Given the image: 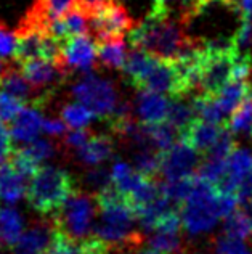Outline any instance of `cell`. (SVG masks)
Returning a JSON list of instances; mask_svg holds the SVG:
<instances>
[{
	"label": "cell",
	"mask_w": 252,
	"mask_h": 254,
	"mask_svg": "<svg viewBox=\"0 0 252 254\" xmlns=\"http://www.w3.org/2000/svg\"><path fill=\"white\" fill-rule=\"evenodd\" d=\"M76 6V0H36L29 15L49 31L51 21L59 19Z\"/></svg>",
	"instance_id": "obj_17"
},
{
	"label": "cell",
	"mask_w": 252,
	"mask_h": 254,
	"mask_svg": "<svg viewBox=\"0 0 252 254\" xmlns=\"http://www.w3.org/2000/svg\"><path fill=\"white\" fill-rule=\"evenodd\" d=\"M42 130L45 135H49L51 138H59L63 140L66 137V133H68L71 129L63 119H56V118H45L44 119V124H42Z\"/></svg>",
	"instance_id": "obj_41"
},
{
	"label": "cell",
	"mask_w": 252,
	"mask_h": 254,
	"mask_svg": "<svg viewBox=\"0 0 252 254\" xmlns=\"http://www.w3.org/2000/svg\"><path fill=\"white\" fill-rule=\"evenodd\" d=\"M195 119H198V118H196L193 102H191L190 95L188 97L170 98V110H169L167 123L174 126L178 130V133L187 130Z\"/></svg>",
	"instance_id": "obj_23"
},
{
	"label": "cell",
	"mask_w": 252,
	"mask_h": 254,
	"mask_svg": "<svg viewBox=\"0 0 252 254\" xmlns=\"http://www.w3.org/2000/svg\"><path fill=\"white\" fill-rule=\"evenodd\" d=\"M227 127L233 135H243L252 138V87L249 95L244 98V102L228 118Z\"/></svg>",
	"instance_id": "obj_24"
},
{
	"label": "cell",
	"mask_w": 252,
	"mask_h": 254,
	"mask_svg": "<svg viewBox=\"0 0 252 254\" xmlns=\"http://www.w3.org/2000/svg\"><path fill=\"white\" fill-rule=\"evenodd\" d=\"M84 182L87 187H90V189H95L98 193L112 184L111 172H108L103 168H90L87 174L84 176Z\"/></svg>",
	"instance_id": "obj_37"
},
{
	"label": "cell",
	"mask_w": 252,
	"mask_h": 254,
	"mask_svg": "<svg viewBox=\"0 0 252 254\" xmlns=\"http://www.w3.org/2000/svg\"><path fill=\"white\" fill-rule=\"evenodd\" d=\"M152 2H154V0H152Z\"/></svg>",
	"instance_id": "obj_50"
},
{
	"label": "cell",
	"mask_w": 252,
	"mask_h": 254,
	"mask_svg": "<svg viewBox=\"0 0 252 254\" xmlns=\"http://www.w3.org/2000/svg\"><path fill=\"white\" fill-rule=\"evenodd\" d=\"M252 47V19H244L235 39V50L238 55H251Z\"/></svg>",
	"instance_id": "obj_39"
},
{
	"label": "cell",
	"mask_w": 252,
	"mask_h": 254,
	"mask_svg": "<svg viewBox=\"0 0 252 254\" xmlns=\"http://www.w3.org/2000/svg\"><path fill=\"white\" fill-rule=\"evenodd\" d=\"M0 232H2L5 248L13 250L24 233L23 217L10 206H0Z\"/></svg>",
	"instance_id": "obj_20"
},
{
	"label": "cell",
	"mask_w": 252,
	"mask_h": 254,
	"mask_svg": "<svg viewBox=\"0 0 252 254\" xmlns=\"http://www.w3.org/2000/svg\"><path fill=\"white\" fill-rule=\"evenodd\" d=\"M92 137H94V133L89 129H71L66 133V137L58 143V148L68 153H72V151L77 153L79 150L87 145V142Z\"/></svg>",
	"instance_id": "obj_34"
},
{
	"label": "cell",
	"mask_w": 252,
	"mask_h": 254,
	"mask_svg": "<svg viewBox=\"0 0 252 254\" xmlns=\"http://www.w3.org/2000/svg\"><path fill=\"white\" fill-rule=\"evenodd\" d=\"M97 60V45L92 41V37L79 36L61 44V58L56 66L66 77L74 72L92 74Z\"/></svg>",
	"instance_id": "obj_8"
},
{
	"label": "cell",
	"mask_w": 252,
	"mask_h": 254,
	"mask_svg": "<svg viewBox=\"0 0 252 254\" xmlns=\"http://www.w3.org/2000/svg\"><path fill=\"white\" fill-rule=\"evenodd\" d=\"M42 254H79L77 243L51 224V240Z\"/></svg>",
	"instance_id": "obj_32"
},
{
	"label": "cell",
	"mask_w": 252,
	"mask_h": 254,
	"mask_svg": "<svg viewBox=\"0 0 252 254\" xmlns=\"http://www.w3.org/2000/svg\"><path fill=\"white\" fill-rule=\"evenodd\" d=\"M235 150H236L235 135L228 130V127H225L223 132L220 133V137H218V140L215 142V145L212 146L210 151L205 156L217 158V159H228Z\"/></svg>",
	"instance_id": "obj_35"
},
{
	"label": "cell",
	"mask_w": 252,
	"mask_h": 254,
	"mask_svg": "<svg viewBox=\"0 0 252 254\" xmlns=\"http://www.w3.org/2000/svg\"><path fill=\"white\" fill-rule=\"evenodd\" d=\"M44 115L41 108L34 106H24L21 113L15 118V121L10 124L11 137L19 143H31L37 138L39 132L42 130Z\"/></svg>",
	"instance_id": "obj_13"
},
{
	"label": "cell",
	"mask_w": 252,
	"mask_h": 254,
	"mask_svg": "<svg viewBox=\"0 0 252 254\" xmlns=\"http://www.w3.org/2000/svg\"><path fill=\"white\" fill-rule=\"evenodd\" d=\"M8 69V64L5 63V60H2L0 58V77H2L3 74H5V71Z\"/></svg>",
	"instance_id": "obj_46"
},
{
	"label": "cell",
	"mask_w": 252,
	"mask_h": 254,
	"mask_svg": "<svg viewBox=\"0 0 252 254\" xmlns=\"http://www.w3.org/2000/svg\"><path fill=\"white\" fill-rule=\"evenodd\" d=\"M249 182L252 184V174H251V177H249Z\"/></svg>",
	"instance_id": "obj_48"
},
{
	"label": "cell",
	"mask_w": 252,
	"mask_h": 254,
	"mask_svg": "<svg viewBox=\"0 0 252 254\" xmlns=\"http://www.w3.org/2000/svg\"><path fill=\"white\" fill-rule=\"evenodd\" d=\"M24 106L26 105L23 102H19L18 98L11 97L10 93L0 89V123H3L6 126L11 124Z\"/></svg>",
	"instance_id": "obj_33"
},
{
	"label": "cell",
	"mask_w": 252,
	"mask_h": 254,
	"mask_svg": "<svg viewBox=\"0 0 252 254\" xmlns=\"http://www.w3.org/2000/svg\"><path fill=\"white\" fill-rule=\"evenodd\" d=\"M59 116L69 129H85L95 118V113L81 102H69L59 108Z\"/></svg>",
	"instance_id": "obj_25"
},
{
	"label": "cell",
	"mask_w": 252,
	"mask_h": 254,
	"mask_svg": "<svg viewBox=\"0 0 252 254\" xmlns=\"http://www.w3.org/2000/svg\"><path fill=\"white\" fill-rule=\"evenodd\" d=\"M227 166H228V159H217V158L205 156L204 161L200 164V168H198L196 174L201 180L215 187L225 177V174H227Z\"/></svg>",
	"instance_id": "obj_30"
},
{
	"label": "cell",
	"mask_w": 252,
	"mask_h": 254,
	"mask_svg": "<svg viewBox=\"0 0 252 254\" xmlns=\"http://www.w3.org/2000/svg\"><path fill=\"white\" fill-rule=\"evenodd\" d=\"M148 245L159 254H178L182 250V238L180 233L152 232Z\"/></svg>",
	"instance_id": "obj_31"
},
{
	"label": "cell",
	"mask_w": 252,
	"mask_h": 254,
	"mask_svg": "<svg viewBox=\"0 0 252 254\" xmlns=\"http://www.w3.org/2000/svg\"><path fill=\"white\" fill-rule=\"evenodd\" d=\"M90 31L97 37V42L109 41V39H122L124 34L135 28L134 18L129 15L127 8L121 3L109 0L104 6L89 16Z\"/></svg>",
	"instance_id": "obj_7"
},
{
	"label": "cell",
	"mask_w": 252,
	"mask_h": 254,
	"mask_svg": "<svg viewBox=\"0 0 252 254\" xmlns=\"http://www.w3.org/2000/svg\"><path fill=\"white\" fill-rule=\"evenodd\" d=\"M156 60L157 58L151 57L147 52L132 49L127 55V62H125V66L122 69L129 84L134 85L135 89H140L142 82L145 81V77L150 74V71L152 69V66H154Z\"/></svg>",
	"instance_id": "obj_16"
},
{
	"label": "cell",
	"mask_w": 252,
	"mask_h": 254,
	"mask_svg": "<svg viewBox=\"0 0 252 254\" xmlns=\"http://www.w3.org/2000/svg\"><path fill=\"white\" fill-rule=\"evenodd\" d=\"M215 254H251V250L243 240L220 237L215 242Z\"/></svg>",
	"instance_id": "obj_38"
},
{
	"label": "cell",
	"mask_w": 252,
	"mask_h": 254,
	"mask_svg": "<svg viewBox=\"0 0 252 254\" xmlns=\"http://www.w3.org/2000/svg\"><path fill=\"white\" fill-rule=\"evenodd\" d=\"M16 31H11L8 26L0 21V58L5 60L8 57H13L16 49Z\"/></svg>",
	"instance_id": "obj_40"
},
{
	"label": "cell",
	"mask_w": 252,
	"mask_h": 254,
	"mask_svg": "<svg viewBox=\"0 0 252 254\" xmlns=\"http://www.w3.org/2000/svg\"><path fill=\"white\" fill-rule=\"evenodd\" d=\"M170 110V100L161 93L140 90L135 100V113L140 123L147 126L167 123Z\"/></svg>",
	"instance_id": "obj_11"
},
{
	"label": "cell",
	"mask_w": 252,
	"mask_h": 254,
	"mask_svg": "<svg viewBox=\"0 0 252 254\" xmlns=\"http://www.w3.org/2000/svg\"><path fill=\"white\" fill-rule=\"evenodd\" d=\"M161 158V176L167 182L195 176L198 168H200L198 151L180 138L169 151L162 153Z\"/></svg>",
	"instance_id": "obj_9"
},
{
	"label": "cell",
	"mask_w": 252,
	"mask_h": 254,
	"mask_svg": "<svg viewBox=\"0 0 252 254\" xmlns=\"http://www.w3.org/2000/svg\"><path fill=\"white\" fill-rule=\"evenodd\" d=\"M51 240V222L37 220L28 230H24L18 245L11 250V254H42Z\"/></svg>",
	"instance_id": "obj_14"
},
{
	"label": "cell",
	"mask_w": 252,
	"mask_h": 254,
	"mask_svg": "<svg viewBox=\"0 0 252 254\" xmlns=\"http://www.w3.org/2000/svg\"><path fill=\"white\" fill-rule=\"evenodd\" d=\"M225 127L227 126H217V124L205 123L202 119H195L190 124L188 129L180 133V140L187 142L198 153L207 155L212 146L215 145Z\"/></svg>",
	"instance_id": "obj_12"
},
{
	"label": "cell",
	"mask_w": 252,
	"mask_h": 254,
	"mask_svg": "<svg viewBox=\"0 0 252 254\" xmlns=\"http://www.w3.org/2000/svg\"><path fill=\"white\" fill-rule=\"evenodd\" d=\"M5 248V243H3V237H2V232H0V250Z\"/></svg>",
	"instance_id": "obj_47"
},
{
	"label": "cell",
	"mask_w": 252,
	"mask_h": 254,
	"mask_svg": "<svg viewBox=\"0 0 252 254\" xmlns=\"http://www.w3.org/2000/svg\"><path fill=\"white\" fill-rule=\"evenodd\" d=\"M243 19H252V0H240Z\"/></svg>",
	"instance_id": "obj_45"
},
{
	"label": "cell",
	"mask_w": 252,
	"mask_h": 254,
	"mask_svg": "<svg viewBox=\"0 0 252 254\" xmlns=\"http://www.w3.org/2000/svg\"><path fill=\"white\" fill-rule=\"evenodd\" d=\"M76 191V180L68 171L55 166H42L37 176L29 180L26 199L29 208L39 216L51 217Z\"/></svg>",
	"instance_id": "obj_2"
},
{
	"label": "cell",
	"mask_w": 252,
	"mask_h": 254,
	"mask_svg": "<svg viewBox=\"0 0 252 254\" xmlns=\"http://www.w3.org/2000/svg\"><path fill=\"white\" fill-rule=\"evenodd\" d=\"M23 148L29 153V155L36 159L37 163H44L50 159L58 148V145L51 143L47 138H36L34 142H31L28 145H24Z\"/></svg>",
	"instance_id": "obj_36"
},
{
	"label": "cell",
	"mask_w": 252,
	"mask_h": 254,
	"mask_svg": "<svg viewBox=\"0 0 252 254\" xmlns=\"http://www.w3.org/2000/svg\"><path fill=\"white\" fill-rule=\"evenodd\" d=\"M147 132H148V137H150L152 148H154L157 153H161V155L165 151H169L172 146L178 142L177 135H180L175 127L169 123L147 126Z\"/></svg>",
	"instance_id": "obj_26"
},
{
	"label": "cell",
	"mask_w": 252,
	"mask_h": 254,
	"mask_svg": "<svg viewBox=\"0 0 252 254\" xmlns=\"http://www.w3.org/2000/svg\"><path fill=\"white\" fill-rule=\"evenodd\" d=\"M127 49L122 39H109V41L97 42V57L101 66L108 69L122 71L127 62Z\"/></svg>",
	"instance_id": "obj_19"
},
{
	"label": "cell",
	"mask_w": 252,
	"mask_h": 254,
	"mask_svg": "<svg viewBox=\"0 0 252 254\" xmlns=\"http://www.w3.org/2000/svg\"><path fill=\"white\" fill-rule=\"evenodd\" d=\"M97 199L87 191L77 190L56 214L50 217V222L64 232L72 242L81 243L94 233Z\"/></svg>",
	"instance_id": "obj_4"
},
{
	"label": "cell",
	"mask_w": 252,
	"mask_h": 254,
	"mask_svg": "<svg viewBox=\"0 0 252 254\" xmlns=\"http://www.w3.org/2000/svg\"><path fill=\"white\" fill-rule=\"evenodd\" d=\"M238 53L236 50L228 52H212L204 49L201 60V93L217 97L225 87L233 81L235 63Z\"/></svg>",
	"instance_id": "obj_6"
},
{
	"label": "cell",
	"mask_w": 252,
	"mask_h": 254,
	"mask_svg": "<svg viewBox=\"0 0 252 254\" xmlns=\"http://www.w3.org/2000/svg\"><path fill=\"white\" fill-rule=\"evenodd\" d=\"M196 5L198 0H154L152 13L157 16L174 19L185 26L188 18L193 15Z\"/></svg>",
	"instance_id": "obj_21"
},
{
	"label": "cell",
	"mask_w": 252,
	"mask_h": 254,
	"mask_svg": "<svg viewBox=\"0 0 252 254\" xmlns=\"http://www.w3.org/2000/svg\"><path fill=\"white\" fill-rule=\"evenodd\" d=\"M162 155L156 150H138L134 156L135 171L148 179H159L161 176V161Z\"/></svg>",
	"instance_id": "obj_28"
},
{
	"label": "cell",
	"mask_w": 252,
	"mask_h": 254,
	"mask_svg": "<svg viewBox=\"0 0 252 254\" xmlns=\"http://www.w3.org/2000/svg\"><path fill=\"white\" fill-rule=\"evenodd\" d=\"M108 2L109 0H76V6L77 8H81L87 16H90V15H94L95 11L100 10L101 6H104Z\"/></svg>",
	"instance_id": "obj_44"
},
{
	"label": "cell",
	"mask_w": 252,
	"mask_h": 254,
	"mask_svg": "<svg viewBox=\"0 0 252 254\" xmlns=\"http://www.w3.org/2000/svg\"><path fill=\"white\" fill-rule=\"evenodd\" d=\"M217 206H218V212H220V217L227 219L228 216H231V214L238 209V206H240L238 193H218Z\"/></svg>",
	"instance_id": "obj_42"
},
{
	"label": "cell",
	"mask_w": 252,
	"mask_h": 254,
	"mask_svg": "<svg viewBox=\"0 0 252 254\" xmlns=\"http://www.w3.org/2000/svg\"><path fill=\"white\" fill-rule=\"evenodd\" d=\"M19 71H21L26 81L32 85V89L47 100L55 95L56 87L68 79L59 71L56 64L44 62V60H36V62L21 64Z\"/></svg>",
	"instance_id": "obj_10"
},
{
	"label": "cell",
	"mask_w": 252,
	"mask_h": 254,
	"mask_svg": "<svg viewBox=\"0 0 252 254\" xmlns=\"http://www.w3.org/2000/svg\"><path fill=\"white\" fill-rule=\"evenodd\" d=\"M8 163L11 168L15 169L19 176H23L26 180H32L37 176V172L42 169L41 163H37L23 146H18V148L13 150L11 156L8 158Z\"/></svg>",
	"instance_id": "obj_29"
},
{
	"label": "cell",
	"mask_w": 252,
	"mask_h": 254,
	"mask_svg": "<svg viewBox=\"0 0 252 254\" xmlns=\"http://www.w3.org/2000/svg\"><path fill=\"white\" fill-rule=\"evenodd\" d=\"M26 179L11 168L6 161L0 166V201L15 204L26 195Z\"/></svg>",
	"instance_id": "obj_18"
},
{
	"label": "cell",
	"mask_w": 252,
	"mask_h": 254,
	"mask_svg": "<svg viewBox=\"0 0 252 254\" xmlns=\"http://www.w3.org/2000/svg\"><path fill=\"white\" fill-rule=\"evenodd\" d=\"M252 84L248 81H231L225 89L217 95V102L225 116H231L238 110L244 98L249 95Z\"/></svg>",
	"instance_id": "obj_22"
},
{
	"label": "cell",
	"mask_w": 252,
	"mask_h": 254,
	"mask_svg": "<svg viewBox=\"0 0 252 254\" xmlns=\"http://www.w3.org/2000/svg\"><path fill=\"white\" fill-rule=\"evenodd\" d=\"M217 196L215 187L198 177L195 190L180 208L183 229L188 235H201L215 227L217 220L220 219Z\"/></svg>",
	"instance_id": "obj_3"
},
{
	"label": "cell",
	"mask_w": 252,
	"mask_h": 254,
	"mask_svg": "<svg viewBox=\"0 0 252 254\" xmlns=\"http://www.w3.org/2000/svg\"><path fill=\"white\" fill-rule=\"evenodd\" d=\"M191 41L193 39L185 32L182 23L157 16L154 13L129 32L132 49L143 50L162 62H178Z\"/></svg>",
	"instance_id": "obj_1"
},
{
	"label": "cell",
	"mask_w": 252,
	"mask_h": 254,
	"mask_svg": "<svg viewBox=\"0 0 252 254\" xmlns=\"http://www.w3.org/2000/svg\"><path fill=\"white\" fill-rule=\"evenodd\" d=\"M252 233V216L244 209H236L231 216L225 219L223 225V235L235 238V240H244Z\"/></svg>",
	"instance_id": "obj_27"
},
{
	"label": "cell",
	"mask_w": 252,
	"mask_h": 254,
	"mask_svg": "<svg viewBox=\"0 0 252 254\" xmlns=\"http://www.w3.org/2000/svg\"><path fill=\"white\" fill-rule=\"evenodd\" d=\"M13 150H15V146H13V137L10 127L0 123V166L8 161Z\"/></svg>",
	"instance_id": "obj_43"
},
{
	"label": "cell",
	"mask_w": 252,
	"mask_h": 254,
	"mask_svg": "<svg viewBox=\"0 0 252 254\" xmlns=\"http://www.w3.org/2000/svg\"><path fill=\"white\" fill-rule=\"evenodd\" d=\"M112 151H114V140L106 133H98L89 140L84 148L76 153V156L79 163H82L84 166L98 168L112 156Z\"/></svg>",
	"instance_id": "obj_15"
},
{
	"label": "cell",
	"mask_w": 252,
	"mask_h": 254,
	"mask_svg": "<svg viewBox=\"0 0 252 254\" xmlns=\"http://www.w3.org/2000/svg\"><path fill=\"white\" fill-rule=\"evenodd\" d=\"M0 254H3V253H2V250H0Z\"/></svg>",
	"instance_id": "obj_49"
},
{
	"label": "cell",
	"mask_w": 252,
	"mask_h": 254,
	"mask_svg": "<svg viewBox=\"0 0 252 254\" xmlns=\"http://www.w3.org/2000/svg\"><path fill=\"white\" fill-rule=\"evenodd\" d=\"M71 95L76 102H81L95 116L101 119H109L117 106L116 87L108 79H101L94 74H84L71 87Z\"/></svg>",
	"instance_id": "obj_5"
}]
</instances>
